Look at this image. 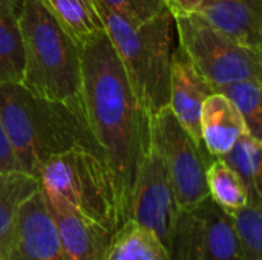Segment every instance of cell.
<instances>
[{
	"label": "cell",
	"instance_id": "obj_1",
	"mask_svg": "<svg viewBox=\"0 0 262 260\" xmlns=\"http://www.w3.org/2000/svg\"><path fill=\"white\" fill-rule=\"evenodd\" d=\"M80 55L81 101L112 175L124 224L140 167L150 147V116L137 100L106 32L83 44Z\"/></svg>",
	"mask_w": 262,
	"mask_h": 260
},
{
	"label": "cell",
	"instance_id": "obj_2",
	"mask_svg": "<svg viewBox=\"0 0 262 260\" xmlns=\"http://www.w3.org/2000/svg\"><path fill=\"white\" fill-rule=\"evenodd\" d=\"M0 118L20 170L37 179L49 158L74 149L104 159L81 95L69 101L46 100L20 83L0 84Z\"/></svg>",
	"mask_w": 262,
	"mask_h": 260
},
{
	"label": "cell",
	"instance_id": "obj_3",
	"mask_svg": "<svg viewBox=\"0 0 262 260\" xmlns=\"http://www.w3.org/2000/svg\"><path fill=\"white\" fill-rule=\"evenodd\" d=\"M18 23L23 46L20 84L46 100L80 98V46L38 0H21Z\"/></svg>",
	"mask_w": 262,
	"mask_h": 260
},
{
	"label": "cell",
	"instance_id": "obj_4",
	"mask_svg": "<svg viewBox=\"0 0 262 260\" xmlns=\"http://www.w3.org/2000/svg\"><path fill=\"white\" fill-rule=\"evenodd\" d=\"M100 6L106 34L121 61L130 87L149 116L169 106L172 23L169 11L134 25Z\"/></svg>",
	"mask_w": 262,
	"mask_h": 260
},
{
	"label": "cell",
	"instance_id": "obj_5",
	"mask_svg": "<svg viewBox=\"0 0 262 260\" xmlns=\"http://www.w3.org/2000/svg\"><path fill=\"white\" fill-rule=\"evenodd\" d=\"M40 188L61 198L83 219L111 234L121 225L112 175L100 156L74 149L49 158L38 172Z\"/></svg>",
	"mask_w": 262,
	"mask_h": 260
},
{
	"label": "cell",
	"instance_id": "obj_6",
	"mask_svg": "<svg viewBox=\"0 0 262 260\" xmlns=\"http://www.w3.org/2000/svg\"><path fill=\"white\" fill-rule=\"evenodd\" d=\"M180 46L213 89L239 80H262V51L243 46L201 15L173 18Z\"/></svg>",
	"mask_w": 262,
	"mask_h": 260
},
{
	"label": "cell",
	"instance_id": "obj_7",
	"mask_svg": "<svg viewBox=\"0 0 262 260\" xmlns=\"http://www.w3.org/2000/svg\"><path fill=\"white\" fill-rule=\"evenodd\" d=\"M150 141L166 162L180 210H192L209 198L206 172L215 158L195 143L169 106L150 116Z\"/></svg>",
	"mask_w": 262,
	"mask_h": 260
},
{
	"label": "cell",
	"instance_id": "obj_8",
	"mask_svg": "<svg viewBox=\"0 0 262 260\" xmlns=\"http://www.w3.org/2000/svg\"><path fill=\"white\" fill-rule=\"evenodd\" d=\"M170 260H243L232 215L206 198L180 210L169 248Z\"/></svg>",
	"mask_w": 262,
	"mask_h": 260
},
{
	"label": "cell",
	"instance_id": "obj_9",
	"mask_svg": "<svg viewBox=\"0 0 262 260\" xmlns=\"http://www.w3.org/2000/svg\"><path fill=\"white\" fill-rule=\"evenodd\" d=\"M177 216L178 207L169 170L163 156L150 141V147L138 172L127 221L130 219L150 230L169 253Z\"/></svg>",
	"mask_w": 262,
	"mask_h": 260
},
{
	"label": "cell",
	"instance_id": "obj_10",
	"mask_svg": "<svg viewBox=\"0 0 262 260\" xmlns=\"http://www.w3.org/2000/svg\"><path fill=\"white\" fill-rule=\"evenodd\" d=\"M0 260H64L57 225L41 188L20 207L12 242Z\"/></svg>",
	"mask_w": 262,
	"mask_h": 260
},
{
	"label": "cell",
	"instance_id": "obj_11",
	"mask_svg": "<svg viewBox=\"0 0 262 260\" xmlns=\"http://www.w3.org/2000/svg\"><path fill=\"white\" fill-rule=\"evenodd\" d=\"M213 92L212 84L198 72L186 51L178 44L170 58L169 109L200 146H203L200 127L201 107L204 100Z\"/></svg>",
	"mask_w": 262,
	"mask_h": 260
},
{
	"label": "cell",
	"instance_id": "obj_12",
	"mask_svg": "<svg viewBox=\"0 0 262 260\" xmlns=\"http://www.w3.org/2000/svg\"><path fill=\"white\" fill-rule=\"evenodd\" d=\"M45 193V192H43ZM64 260H104L111 233L83 219L61 198L45 193Z\"/></svg>",
	"mask_w": 262,
	"mask_h": 260
},
{
	"label": "cell",
	"instance_id": "obj_13",
	"mask_svg": "<svg viewBox=\"0 0 262 260\" xmlns=\"http://www.w3.org/2000/svg\"><path fill=\"white\" fill-rule=\"evenodd\" d=\"M196 14L236 43L262 51V0H204Z\"/></svg>",
	"mask_w": 262,
	"mask_h": 260
},
{
	"label": "cell",
	"instance_id": "obj_14",
	"mask_svg": "<svg viewBox=\"0 0 262 260\" xmlns=\"http://www.w3.org/2000/svg\"><path fill=\"white\" fill-rule=\"evenodd\" d=\"M200 127L203 146L213 158L224 156L247 132L239 110L220 92H213L204 100Z\"/></svg>",
	"mask_w": 262,
	"mask_h": 260
},
{
	"label": "cell",
	"instance_id": "obj_15",
	"mask_svg": "<svg viewBox=\"0 0 262 260\" xmlns=\"http://www.w3.org/2000/svg\"><path fill=\"white\" fill-rule=\"evenodd\" d=\"M81 48L106 32L97 0H38Z\"/></svg>",
	"mask_w": 262,
	"mask_h": 260
},
{
	"label": "cell",
	"instance_id": "obj_16",
	"mask_svg": "<svg viewBox=\"0 0 262 260\" xmlns=\"http://www.w3.org/2000/svg\"><path fill=\"white\" fill-rule=\"evenodd\" d=\"M37 190H40L37 178L20 170L0 172V256L12 242L20 207Z\"/></svg>",
	"mask_w": 262,
	"mask_h": 260
},
{
	"label": "cell",
	"instance_id": "obj_17",
	"mask_svg": "<svg viewBox=\"0 0 262 260\" xmlns=\"http://www.w3.org/2000/svg\"><path fill=\"white\" fill-rule=\"evenodd\" d=\"M104 260H170V256L150 230L129 219L112 233Z\"/></svg>",
	"mask_w": 262,
	"mask_h": 260
},
{
	"label": "cell",
	"instance_id": "obj_18",
	"mask_svg": "<svg viewBox=\"0 0 262 260\" xmlns=\"http://www.w3.org/2000/svg\"><path fill=\"white\" fill-rule=\"evenodd\" d=\"M21 0H0V84L21 83L23 46L20 34Z\"/></svg>",
	"mask_w": 262,
	"mask_h": 260
},
{
	"label": "cell",
	"instance_id": "obj_19",
	"mask_svg": "<svg viewBox=\"0 0 262 260\" xmlns=\"http://www.w3.org/2000/svg\"><path fill=\"white\" fill-rule=\"evenodd\" d=\"M221 159H224L243 179L249 193V201H262L261 138L246 132Z\"/></svg>",
	"mask_w": 262,
	"mask_h": 260
},
{
	"label": "cell",
	"instance_id": "obj_20",
	"mask_svg": "<svg viewBox=\"0 0 262 260\" xmlns=\"http://www.w3.org/2000/svg\"><path fill=\"white\" fill-rule=\"evenodd\" d=\"M209 198L229 215L249 204V193L243 179L221 158H215L206 172Z\"/></svg>",
	"mask_w": 262,
	"mask_h": 260
},
{
	"label": "cell",
	"instance_id": "obj_21",
	"mask_svg": "<svg viewBox=\"0 0 262 260\" xmlns=\"http://www.w3.org/2000/svg\"><path fill=\"white\" fill-rule=\"evenodd\" d=\"M262 80L247 78L232 81L215 89L226 95L244 118L247 132L256 138L262 136Z\"/></svg>",
	"mask_w": 262,
	"mask_h": 260
},
{
	"label": "cell",
	"instance_id": "obj_22",
	"mask_svg": "<svg viewBox=\"0 0 262 260\" xmlns=\"http://www.w3.org/2000/svg\"><path fill=\"white\" fill-rule=\"evenodd\" d=\"M232 218L243 260H262V201H249Z\"/></svg>",
	"mask_w": 262,
	"mask_h": 260
},
{
	"label": "cell",
	"instance_id": "obj_23",
	"mask_svg": "<svg viewBox=\"0 0 262 260\" xmlns=\"http://www.w3.org/2000/svg\"><path fill=\"white\" fill-rule=\"evenodd\" d=\"M124 20L140 25L167 11L164 0H97Z\"/></svg>",
	"mask_w": 262,
	"mask_h": 260
},
{
	"label": "cell",
	"instance_id": "obj_24",
	"mask_svg": "<svg viewBox=\"0 0 262 260\" xmlns=\"http://www.w3.org/2000/svg\"><path fill=\"white\" fill-rule=\"evenodd\" d=\"M15 170H20V167L14 156L6 130H5L2 118H0V172H15Z\"/></svg>",
	"mask_w": 262,
	"mask_h": 260
},
{
	"label": "cell",
	"instance_id": "obj_25",
	"mask_svg": "<svg viewBox=\"0 0 262 260\" xmlns=\"http://www.w3.org/2000/svg\"><path fill=\"white\" fill-rule=\"evenodd\" d=\"M203 2L204 0H164L166 9L170 12L173 18L196 14Z\"/></svg>",
	"mask_w": 262,
	"mask_h": 260
}]
</instances>
